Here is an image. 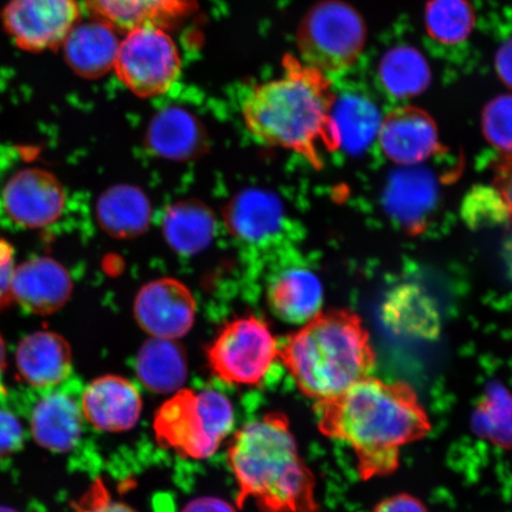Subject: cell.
Instances as JSON below:
<instances>
[{
  "mask_svg": "<svg viewBox=\"0 0 512 512\" xmlns=\"http://www.w3.org/2000/svg\"><path fill=\"white\" fill-rule=\"evenodd\" d=\"M315 411L320 432L351 448L363 480L392 475L402 448L432 430L409 384L371 376L334 399L316 402Z\"/></svg>",
  "mask_w": 512,
  "mask_h": 512,
  "instance_id": "obj_1",
  "label": "cell"
},
{
  "mask_svg": "<svg viewBox=\"0 0 512 512\" xmlns=\"http://www.w3.org/2000/svg\"><path fill=\"white\" fill-rule=\"evenodd\" d=\"M337 96L328 75L286 55L278 79L248 94L242 115L259 142L299 153L322 169L324 152L341 149L334 119Z\"/></svg>",
  "mask_w": 512,
  "mask_h": 512,
  "instance_id": "obj_2",
  "label": "cell"
},
{
  "mask_svg": "<svg viewBox=\"0 0 512 512\" xmlns=\"http://www.w3.org/2000/svg\"><path fill=\"white\" fill-rule=\"evenodd\" d=\"M228 464L238 483L236 504L249 499L262 512H316V480L300 457L290 421L273 412L234 435Z\"/></svg>",
  "mask_w": 512,
  "mask_h": 512,
  "instance_id": "obj_3",
  "label": "cell"
},
{
  "mask_svg": "<svg viewBox=\"0 0 512 512\" xmlns=\"http://www.w3.org/2000/svg\"><path fill=\"white\" fill-rule=\"evenodd\" d=\"M279 360L300 392L316 402L336 398L370 376L376 356L356 313L319 312L286 338Z\"/></svg>",
  "mask_w": 512,
  "mask_h": 512,
  "instance_id": "obj_4",
  "label": "cell"
},
{
  "mask_svg": "<svg viewBox=\"0 0 512 512\" xmlns=\"http://www.w3.org/2000/svg\"><path fill=\"white\" fill-rule=\"evenodd\" d=\"M234 409L216 390L179 389L163 403L153 421L158 443L179 456L206 459L232 431Z\"/></svg>",
  "mask_w": 512,
  "mask_h": 512,
  "instance_id": "obj_5",
  "label": "cell"
},
{
  "mask_svg": "<svg viewBox=\"0 0 512 512\" xmlns=\"http://www.w3.org/2000/svg\"><path fill=\"white\" fill-rule=\"evenodd\" d=\"M366 41L367 27L362 16L342 0H324L313 6L297 34L300 60L326 75L354 66Z\"/></svg>",
  "mask_w": 512,
  "mask_h": 512,
  "instance_id": "obj_6",
  "label": "cell"
},
{
  "mask_svg": "<svg viewBox=\"0 0 512 512\" xmlns=\"http://www.w3.org/2000/svg\"><path fill=\"white\" fill-rule=\"evenodd\" d=\"M280 344L270 326L255 316L240 317L223 326L207 350L217 379L239 386H256L279 360Z\"/></svg>",
  "mask_w": 512,
  "mask_h": 512,
  "instance_id": "obj_7",
  "label": "cell"
},
{
  "mask_svg": "<svg viewBox=\"0 0 512 512\" xmlns=\"http://www.w3.org/2000/svg\"><path fill=\"white\" fill-rule=\"evenodd\" d=\"M181 67L175 42L164 29L156 27L127 31L114 63L120 81L140 98L168 92Z\"/></svg>",
  "mask_w": 512,
  "mask_h": 512,
  "instance_id": "obj_8",
  "label": "cell"
},
{
  "mask_svg": "<svg viewBox=\"0 0 512 512\" xmlns=\"http://www.w3.org/2000/svg\"><path fill=\"white\" fill-rule=\"evenodd\" d=\"M80 15L79 0H10L2 23L19 49L42 53L61 48Z\"/></svg>",
  "mask_w": 512,
  "mask_h": 512,
  "instance_id": "obj_9",
  "label": "cell"
},
{
  "mask_svg": "<svg viewBox=\"0 0 512 512\" xmlns=\"http://www.w3.org/2000/svg\"><path fill=\"white\" fill-rule=\"evenodd\" d=\"M66 191L51 172L29 168L16 172L3 189V204L10 219L24 228L40 229L60 219Z\"/></svg>",
  "mask_w": 512,
  "mask_h": 512,
  "instance_id": "obj_10",
  "label": "cell"
},
{
  "mask_svg": "<svg viewBox=\"0 0 512 512\" xmlns=\"http://www.w3.org/2000/svg\"><path fill=\"white\" fill-rule=\"evenodd\" d=\"M134 316L152 338L175 341L187 335L195 323V298L178 280L158 279L139 291Z\"/></svg>",
  "mask_w": 512,
  "mask_h": 512,
  "instance_id": "obj_11",
  "label": "cell"
},
{
  "mask_svg": "<svg viewBox=\"0 0 512 512\" xmlns=\"http://www.w3.org/2000/svg\"><path fill=\"white\" fill-rule=\"evenodd\" d=\"M380 144L392 162L412 166L425 162L441 150L437 125L431 115L414 106H402L381 121Z\"/></svg>",
  "mask_w": 512,
  "mask_h": 512,
  "instance_id": "obj_12",
  "label": "cell"
},
{
  "mask_svg": "<svg viewBox=\"0 0 512 512\" xmlns=\"http://www.w3.org/2000/svg\"><path fill=\"white\" fill-rule=\"evenodd\" d=\"M83 418L96 430H132L143 411L142 395L131 381L117 375L99 377L81 393Z\"/></svg>",
  "mask_w": 512,
  "mask_h": 512,
  "instance_id": "obj_13",
  "label": "cell"
},
{
  "mask_svg": "<svg viewBox=\"0 0 512 512\" xmlns=\"http://www.w3.org/2000/svg\"><path fill=\"white\" fill-rule=\"evenodd\" d=\"M64 383L48 389L32 409L30 418L32 438L46 450L57 453L72 451L78 445L85 420L81 393Z\"/></svg>",
  "mask_w": 512,
  "mask_h": 512,
  "instance_id": "obj_14",
  "label": "cell"
},
{
  "mask_svg": "<svg viewBox=\"0 0 512 512\" xmlns=\"http://www.w3.org/2000/svg\"><path fill=\"white\" fill-rule=\"evenodd\" d=\"M72 293L73 280L66 267L49 256H37L16 267L12 299L25 311L51 315L67 304Z\"/></svg>",
  "mask_w": 512,
  "mask_h": 512,
  "instance_id": "obj_15",
  "label": "cell"
},
{
  "mask_svg": "<svg viewBox=\"0 0 512 512\" xmlns=\"http://www.w3.org/2000/svg\"><path fill=\"white\" fill-rule=\"evenodd\" d=\"M229 232L247 247H273L285 228L281 202L271 192L246 190L230 201L224 214Z\"/></svg>",
  "mask_w": 512,
  "mask_h": 512,
  "instance_id": "obj_16",
  "label": "cell"
},
{
  "mask_svg": "<svg viewBox=\"0 0 512 512\" xmlns=\"http://www.w3.org/2000/svg\"><path fill=\"white\" fill-rule=\"evenodd\" d=\"M15 361L19 377L30 387L53 389L72 373V348L56 332L36 331L19 342Z\"/></svg>",
  "mask_w": 512,
  "mask_h": 512,
  "instance_id": "obj_17",
  "label": "cell"
},
{
  "mask_svg": "<svg viewBox=\"0 0 512 512\" xmlns=\"http://www.w3.org/2000/svg\"><path fill=\"white\" fill-rule=\"evenodd\" d=\"M86 5L95 19L125 31L175 27L197 8L196 0H86Z\"/></svg>",
  "mask_w": 512,
  "mask_h": 512,
  "instance_id": "obj_18",
  "label": "cell"
},
{
  "mask_svg": "<svg viewBox=\"0 0 512 512\" xmlns=\"http://www.w3.org/2000/svg\"><path fill=\"white\" fill-rule=\"evenodd\" d=\"M323 287L319 279L303 267H287L273 275L267 286V303L279 319L305 324L320 311Z\"/></svg>",
  "mask_w": 512,
  "mask_h": 512,
  "instance_id": "obj_19",
  "label": "cell"
},
{
  "mask_svg": "<svg viewBox=\"0 0 512 512\" xmlns=\"http://www.w3.org/2000/svg\"><path fill=\"white\" fill-rule=\"evenodd\" d=\"M119 44L110 24L95 21L76 24L62 48L68 66L85 79H98L114 67Z\"/></svg>",
  "mask_w": 512,
  "mask_h": 512,
  "instance_id": "obj_20",
  "label": "cell"
},
{
  "mask_svg": "<svg viewBox=\"0 0 512 512\" xmlns=\"http://www.w3.org/2000/svg\"><path fill=\"white\" fill-rule=\"evenodd\" d=\"M437 202V183L425 170L408 169L390 177L384 203L389 214L409 233L419 234Z\"/></svg>",
  "mask_w": 512,
  "mask_h": 512,
  "instance_id": "obj_21",
  "label": "cell"
},
{
  "mask_svg": "<svg viewBox=\"0 0 512 512\" xmlns=\"http://www.w3.org/2000/svg\"><path fill=\"white\" fill-rule=\"evenodd\" d=\"M146 144L159 157L184 162L204 151L207 134L194 114L181 107H169L152 119Z\"/></svg>",
  "mask_w": 512,
  "mask_h": 512,
  "instance_id": "obj_22",
  "label": "cell"
},
{
  "mask_svg": "<svg viewBox=\"0 0 512 512\" xmlns=\"http://www.w3.org/2000/svg\"><path fill=\"white\" fill-rule=\"evenodd\" d=\"M96 217L102 229L114 238H134L149 226L151 207L142 191L119 185L99 198Z\"/></svg>",
  "mask_w": 512,
  "mask_h": 512,
  "instance_id": "obj_23",
  "label": "cell"
},
{
  "mask_svg": "<svg viewBox=\"0 0 512 512\" xmlns=\"http://www.w3.org/2000/svg\"><path fill=\"white\" fill-rule=\"evenodd\" d=\"M137 374L152 392L176 393L187 380V358L175 341L152 338L139 352Z\"/></svg>",
  "mask_w": 512,
  "mask_h": 512,
  "instance_id": "obj_24",
  "label": "cell"
},
{
  "mask_svg": "<svg viewBox=\"0 0 512 512\" xmlns=\"http://www.w3.org/2000/svg\"><path fill=\"white\" fill-rule=\"evenodd\" d=\"M383 319L390 329L400 334L431 338L439 331L434 303L414 285H403L390 293L383 306Z\"/></svg>",
  "mask_w": 512,
  "mask_h": 512,
  "instance_id": "obj_25",
  "label": "cell"
},
{
  "mask_svg": "<svg viewBox=\"0 0 512 512\" xmlns=\"http://www.w3.org/2000/svg\"><path fill=\"white\" fill-rule=\"evenodd\" d=\"M431 69L413 47H396L382 57L379 78L384 91L396 99H411L424 93L431 83Z\"/></svg>",
  "mask_w": 512,
  "mask_h": 512,
  "instance_id": "obj_26",
  "label": "cell"
},
{
  "mask_svg": "<svg viewBox=\"0 0 512 512\" xmlns=\"http://www.w3.org/2000/svg\"><path fill=\"white\" fill-rule=\"evenodd\" d=\"M215 229L214 216L198 202H182L166 213L163 232L179 253L194 254L209 245Z\"/></svg>",
  "mask_w": 512,
  "mask_h": 512,
  "instance_id": "obj_27",
  "label": "cell"
},
{
  "mask_svg": "<svg viewBox=\"0 0 512 512\" xmlns=\"http://www.w3.org/2000/svg\"><path fill=\"white\" fill-rule=\"evenodd\" d=\"M334 119L339 145L349 153L366 150L379 134L382 121L373 102L360 95H347L341 100L337 99Z\"/></svg>",
  "mask_w": 512,
  "mask_h": 512,
  "instance_id": "obj_28",
  "label": "cell"
},
{
  "mask_svg": "<svg viewBox=\"0 0 512 512\" xmlns=\"http://www.w3.org/2000/svg\"><path fill=\"white\" fill-rule=\"evenodd\" d=\"M478 437L503 450H512V394L499 383H492L477 403L471 418Z\"/></svg>",
  "mask_w": 512,
  "mask_h": 512,
  "instance_id": "obj_29",
  "label": "cell"
},
{
  "mask_svg": "<svg viewBox=\"0 0 512 512\" xmlns=\"http://www.w3.org/2000/svg\"><path fill=\"white\" fill-rule=\"evenodd\" d=\"M427 34L445 46H457L470 37L476 15L469 0H430L426 6Z\"/></svg>",
  "mask_w": 512,
  "mask_h": 512,
  "instance_id": "obj_30",
  "label": "cell"
},
{
  "mask_svg": "<svg viewBox=\"0 0 512 512\" xmlns=\"http://www.w3.org/2000/svg\"><path fill=\"white\" fill-rule=\"evenodd\" d=\"M482 127L492 146L503 153L512 152V94L499 95L486 105Z\"/></svg>",
  "mask_w": 512,
  "mask_h": 512,
  "instance_id": "obj_31",
  "label": "cell"
},
{
  "mask_svg": "<svg viewBox=\"0 0 512 512\" xmlns=\"http://www.w3.org/2000/svg\"><path fill=\"white\" fill-rule=\"evenodd\" d=\"M464 217L471 226L501 223L509 219L501 196L496 189L478 188L466 197Z\"/></svg>",
  "mask_w": 512,
  "mask_h": 512,
  "instance_id": "obj_32",
  "label": "cell"
},
{
  "mask_svg": "<svg viewBox=\"0 0 512 512\" xmlns=\"http://www.w3.org/2000/svg\"><path fill=\"white\" fill-rule=\"evenodd\" d=\"M73 507L74 512H138L130 505L115 501L101 479H96Z\"/></svg>",
  "mask_w": 512,
  "mask_h": 512,
  "instance_id": "obj_33",
  "label": "cell"
},
{
  "mask_svg": "<svg viewBox=\"0 0 512 512\" xmlns=\"http://www.w3.org/2000/svg\"><path fill=\"white\" fill-rule=\"evenodd\" d=\"M24 441L21 420L9 408L0 406V459L19 451Z\"/></svg>",
  "mask_w": 512,
  "mask_h": 512,
  "instance_id": "obj_34",
  "label": "cell"
},
{
  "mask_svg": "<svg viewBox=\"0 0 512 512\" xmlns=\"http://www.w3.org/2000/svg\"><path fill=\"white\" fill-rule=\"evenodd\" d=\"M494 187L501 196L512 221V152L503 153L495 163Z\"/></svg>",
  "mask_w": 512,
  "mask_h": 512,
  "instance_id": "obj_35",
  "label": "cell"
},
{
  "mask_svg": "<svg viewBox=\"0 0 512 512\" xmlns=\"http://www.w3.org/2000/svg\"><path fill=\"white\" fill-rule=\"evenodd\" d=\"M16 266L14 253L9 243L0 241V309L8 305L12 299V281Z\"/></svg>",
  "mask_w": 512,
  "mask_h": 512,
  "instance_id": "obj_36",
  "label": "cell"
},
{
  "mask_svg": "<svg viewBox=\"0 0 512 512\" xmlns=\"http://www.w3.org/2000/svg\"><path fill=\"white\" fill-rule=\"evenodd\" d=\"M373 512H428L418 498L411 495H395L384 499Z\"/></svg>",
  "mask_w": 512,
  "mask_h": 512,
  "instance_id": "obj_37",
  "label": "cell"
},
{
  "mask_svg": "<svg viewBox=\"0 0 512 512\" xmlns=\"http://www.w3.org/2000/svg\"><path fill=\"white\" fill-rule=\"evenodd\" d=\"M495 68L499 79L502 80L505 86L512 89V38L498 49Z\"/></svg>",
  "mask_w": 512,
  "mask_h": 512,
  "instance_id": "obj_38",
  "label": "cell"
},
{
  "mask_svg": "<svg viewBox=\"0 0 512 512\" xmlns=\"http://www.w3.org/2000/svg\"><path fill=\"white\" fill-rule=\"evenodd\" d=\"M182 512H236L232 505L214 497L197 498L190 502Z\"/></svg>",
  "mask_w": 512,
  "mask_h": 512,
  "instance_id": "obj_39",
  "label": "cell"
},
{
  "mask_svg": "<svg viewBox=\"0 0 512 512\" xmlns=\"http://www.w3.org/2000/svg\"><path fill=\"white\" fill-rule=\"evenodd\" d=\"M6 364V345L2 335H0V374L5 368Z\"/></svg>",
  "mask_w": 512,
  "mask_h": 512,
  "instance_id": "obj_40",
  "label": "cell"
},
{
  "mask_svg": "<svg viewBox=\"0 0 512 512\" xmlns=\"http://www.w3.org/2000/svg\"><path fill=\"white\" fill-rule=\"evenodd\" d=\"M505 256H507L508 265L512 272V239L507 243V248H505Z\"/></svg>",
  "mask_w": 512,
  "mask_h": 512,
  "instance_id": "obj_41",
  "label": "cell"
},
{
  "mask_svg": "<svg viewBox=\"0 0 512 512\" xmlns=\"http://www.w3.org/2000/svg\"><path fill=\"white\" fill-rule=\"evenodd\" d=\"M0 512H18V511L8 508V507H3V505H0Z\"/></svg>",
  "mask_w": 512,
  "mask_h": 512,
  "instance_id": "obj_42",
  "label": "cell"
}]
</instances>
